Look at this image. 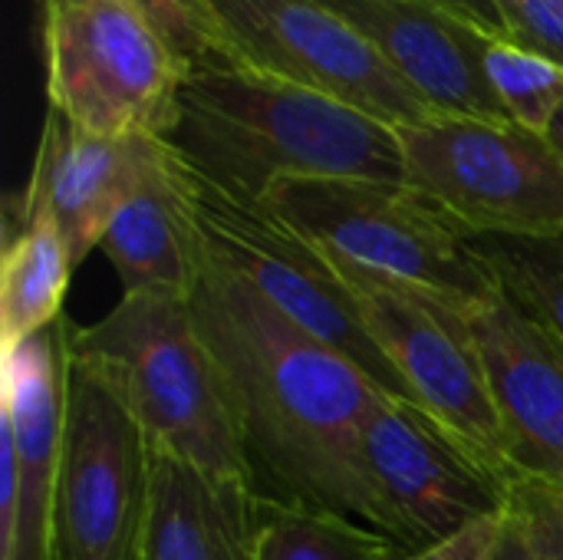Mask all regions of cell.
<instances>
[{
	"label": "cell",
	"mask_w": 563,
	"mask_h": 560,
	"mask_svg": "<svg viewBox=\"0 0 563 560\" xmlns=\"http://www.w3.org/2000/svg\"><path fill=\"white\" fill-rule=\"evenodd\" d=\"M188 307L221 373L257 488L264 482L271 498L330 508L376 528L360 439L386 393L208 248Z\"/></svg>",
	"instance_id": "6da1fadb"
},
{
	"label": "cell",
	"mask_w": 563,
	"mask_h": 560,
	"mask_svg": "<svg viewBox=\"0 0 563 560\" xmlns=\"http://www.w3.org/2000/svg\"><path fill=\"white\" fill-rule=\"evenodd\" d=\"M168 142L191 172L244 201L294 178L402 182L393 125L238 63L191 66Z\"/></svg>",
	"instance_id": "7a4b0ae2"
},
{
	"label": "cell",
	"mask_w": 563,
	"mask_h": 560,
	"mask_svg": "<svg viewBox=\"0 0 563 560\" xmlns=\"http://www.w3.org/2000/svg\"><path fill=\"white\" fill-rule=\"evenodd\" d=\"M73 353L115 380L152 452L257 485L221 373L185 297L122 294L106 317L76 327Z\"/></svg>",
	"instance_id": "3957f363"
},
{
	"label": "cell",
	"mask_w": 563,
	"mask_h": 560,
	"mask_svg": "<svg viewBox=\"0 0 563 560\" xmlns=\"http://www.w3.org/2000/svg\"><path fill=\"white\" fill-rule=\"evenodd\" d=\"M340 264L472 310L498 290L475 238L406 182L294 178L264 198Z\"/></svg>",
	"instance_id": "277c9868"
},
{
	"label": "cell",
	"mask_w": 563,
	"mask_h": 560,
	"mask_svg": "<svg viewBox=\"0 0 563 560\" xmlns=\"http://www.w3.org/2000/svg\"><path fill=\"white\" fill-rule=\"evenodd\" d=\"M46 99L82 132L168 139L191 63L125 0H40Z\"/></svg>",
	"instance_id": "5b68a950"
},
{
	"label": "cell",
	"mask_w": 563,
	"mask_h": 560,
	"mask_svg": "<svg viewBox=\"0 0 563 560\" xmlns=\"http://www.w3.org/2000/svg\"><path fill=\"white\" fill-rule=\"evenodd\" d=\"M396 135L402 182L472 238L563 231V158L548 135L475 116H429Z\"/></svg>",
	"instance_id": "8992f818"
},
{
	"label": "cell",
	"mask_w": 563,
	"mask_h": 560,
	"mask_svg": "<svg viewBox=\"0 0 563 560\" xmlns=\"http://www.w3.org/2000/svg\"><path fill=\"white\" fill-rule=\"evenodd\" d=\"M185 162V158H181ZM188 208L211 257L247 281L264 300L353 360L386 396L412 403L402 376L393 370L369 333L353 287L336 261L267 201L234 198L185 165Z\"/></svg>",
	"instance_id": "52a82bcc"
},
{
	"label": "cell",
	"mask_w": 563,
	"mask_h": 560,
	"mask_svg": "<svg viewBox=\"0 0 563 560\" xmlns=\"http://www.w3.org/2000/svg\"><path fill=\"white\" fill-rule=\"evenodd\" d=\"M152 446L115 380L73 353L53 560H139Z\"/></svg>",
	"instance_id": "ba28073f"
},
{
	"label": "cell",
	"mask_w": 563,
	"mask_h": 560,
	"mask_svg": "<svg viewBox=\"0 0 563 560\" xmlns=\"http://www.w3.org/2000/svg\"><path fill=\"white\" fill-rule=\"evenodd\" d=\"M336 267L353 287L369 333L402 376L412 403L488 469L515 482L505 426L465 310L399 281L340 261Z\"/></svg>",
	"instance_id": "9c48e42d"
},
{
	"label": "cell",
	"mask_w": 563,
	"mask_h": 560,
	"mask_svg": "<svg viewBox=\"0 0 563 560\" xmlns=\"http://www.w3.org/2000/svg\"><path fill=\"white\" fill-rule=\"evenodd\" d=\"M228 59L360 109L393 129L435 116L323 0H205Z\"/></svg>",
	"instance_id": "30bf717a"
},
{
	"label": "cell",
	"mask_w": 563,
	"mask_h": 560,
	"mask_svg": "<svg viewBox=\"0 0 563 560\" xmlns=\"http://www.w3.org/2000/svg\"><path fill=\"white\" fill-rule=\"evenodd\" d=\"M376 528L406 551L435 545L508 505L511 482L472 455L419 406L383 396L360 439Z\"/></svg>",
	"instance_id": "8fae6325"
},
{
	"label": "cell",
	"mask_w": 563,
	"mask_h": 560,
	"mask_svg": "<svg viewBox=\"0 0 563 560\" xmlns=\"http://www.w3.org/2000/svg\"><path fill=\"white\" fill-rule=\"evenodd\" d=\"M76 323L63 314L3 353L0 370V560H53L56 485Z\"/></svg>",
	"instance_id": "7c38bea8"
},
{
	"label": "cell",
	"mask_w": 563,
	"mask_h": 560,
	"mask_svg": "<svg viewBox=\"0 0 563 560\" xmlns=\"http://www.w3.org/2000/svg\"><path fill=\"white\" fill-rule=\"evenodd\" d=\"M515 479L563 488V340L501 287L465 310Z\"/></svg>",
	"instance_id": "4fadbf2b"
},
{
	"label": "cell",
	"mask_w": 563,
	"mask_h": 560,
	"mask_svg": "<svg viewBox=\"0 0 563 560\" xmlns=\"http://www.w3.org/2000/svg\"><path fill=\"white\" fill-rule=\"evenodd\" d=\"M353 23L435 116L511 122L488 73L495 33L442 0H323Z\"/></svg>",
	"instance_id": "5bb4252c"
},
{
	"label": "cell",
	"mask_w": 563,
	"mask_h": 560,
	"mask_svg": "<svg viewBox=\"0 0 563 560\" xmlns=\"http://www.w3.org/2000/svg\"><path fill=\"white\" fill-rule=\"evenodd\" d=\"M172 152L168 139H106L46 109L33 172L20 198L56 218L79 267L99 248L115 211L168 165Z\"/></svg>",
	"instance_id": "9a60e30c"
},
{
	"label": "cell",
	"mask_w": 563,
	"mask_h": 560,
	"mask_svg": "<svg viewBox=\"0 0 563 560\" xmlns=\"http://www.w3.org/2000/svg\"><path fill=\"white\" fill-rule=\"evenodd\" d=\"M264 492L152 452L139 560H257Z\"/></svg>",
	"instance_id": "2e32d148"
},
{
	"label": "cell",
	"mask_w": 563,
	"mask_h": 560,
	"mask_svg": "<svg viewBox=\"0 0 563 560\" xmlns=\"http://www.w3.org/2000/svg\"><path fill=\"white\" fill-rule=\"evenodd\" d=\"M99 251L115 267L122 294L188 300L205 264V244L188 208V178L178 152L115 211Z\"/></svg>",
	"instance_id": "e0dca14e"
},
{
	"label": "cell",
	"mask_w": 563,
	"mask_h": 560,
	"mask_svg": "<svg viewBox=\"0 0 563 560\" xmlns=\"http://www.w3.org/2000/svg\"><path fill=\"white\" fill-rule=\"evenodd\" d=\"M76 271L73 248L56 218L20 195L7 208L0 261V353L43 333L63 317Z\"/></svg>",
	"instance_id": "ac0fdd59"
},
{
	"label": "cell",
	"mask_w": 563,
	"mask_h": 560,
	"mask_svg": "<svg viewBox=\"0 0 563 560\" xmlns=\"http://www.w3.org/2000/svg\"><path fill=\"white\" fill-rule=\"evenodd\" d=\"M402 545L350 515L264 495L257 560H399Z\"/></svg>",
	"instance_id": "d6986e66"
},
{
	"label": "cell",
	"mask_w": 563,
	"mask_h": 560,
	"mask_svg": "<svg viewBox=\"0 0 563 560\" xmlns=\"http://www.w3.org/2000/svg\"><path fill=\"white\" fill-rule=\"evenodd\" d=\"M498 287L563 340V231L551 238H475Z\"/></svg>",
	"instance_id": "ffe728a7"
},
{
	"label": "cell",
	"mask_w": 563,
	"mask_h": 560,
	"mask_svg": "<svg viewBox=\"0 0 563 560\" xmlns=\"http://www.w3.org/2000/svg\"><path fill=\"white\" fill-rule=\"evenodd\" d=\"M485 73L511 122L538 135L551 132L563 112V66L508 36H492L485 46Z\"/></svg>",
	"instance_id": "44dd1931"
},
{
	"label": "cell",
	"mask_w": 563,
	"mask_h": 560,
	"mask_svg": "<svg viewBox=\"0 0 563 560\" xmlns=\"http://www.w3.org/2000/svg\"><path fill=\"white\" fill-rule=\"evenodd\" d=\"M135 10H142L172 43L175 50L195 66V63H231L218 20L208 10L205 0H125Z\"/></svg>",
	"instance_id": "7402d4cb"
},
{
	"label": "cell",
	"mask_w": 563,
	"mask_h": 560,
	"mask_svg": "<svg viewBox=\"0 0 563 560\" xmlns=\"http://www.w3.org/2000/svg\"><path fill=\"white\" fill-rule=\"evenodd\" d=\"M505 36L563 66V0H492Z\"/></svg>",
	"instance_id": "603a6c76"
},
{
	"label": "cell",
	"mask_w": 563,
	"mask_h": 560,
	"mask_svg": "<svg viewBox=\"0 0 563 560\" xmlns=\"http://www.w3.org/2000/svg\"><path fill=\"white\" fill-rule=\"evenodd\" d=\"M508 498L528 521L541 560H563V488L534 479H515Z\"/></svg>",
	"instance_id": "cb8c5ba5"
},
{
	"label": "cell",
	"mask_w": 563,
	"mask_h": 560,
	"mask_svg": "<svg viewBox=\"0 0 563 560\" xmlns=\"http://www.w3.org/2000/svg\"><path fill=\"white\" fill-rule=\"evenodd\" d=\"M501 518H505V512L478 518L468 528L455 531L452 538H442V541L416 548V551H402L399 560H492L498 531H501Z\"/></svg>",
	"instance_id": "d4e9b609"
},
{
	"label": "cell",
	"mask_w": 563,
	"mask_h": 560,
	"mask_svg": "<svg viewBox=\"0 0 563 560\" xmlns=\"http://www.w3.org/2000/svg\"><path fill=\"white\" fill-rule=\"evenodd\" d=\"M492 560H541L534 535H531L528 521L521 518V512L511 505V498L505 505V518H501V531H498Z\"/></svg>",
	"instance_id": "484cf974"
},
{
	"label": "cell",
	"mask_w": 563,
	"mask_h": 560,
	"mask_svg": "<svg viewBox=\"0 0 563 560\" xmlns=\"http://www.w3.org/2000/svg\"><path fill=\"white\" fill-rule=\"evenodd\" d=\"M442 3H449V7H455V10H462V13H468V17H472L475 23H482L488 33L505 36L501 17H498V10H495L492 0H442Z\"/></svg>",
	"instance_id": "4316f807"
},
{
	"label": "cell",
	"mask_w": 563,
	"mask_h": 560,
	"mask_svg": "<svg viewBox=\"0 0 563 560\" xmlns=\"http://www.w3.org/2000/svg\"><path fill=\"white\" fill-rule=\"evenodd\" d=\"M548 139L554 142V149L561 152V158H563V112L554 119V125H551V132H548Z\"/></svg>",
	"instance_id": "83f0119b"
}]
</instances>
